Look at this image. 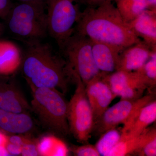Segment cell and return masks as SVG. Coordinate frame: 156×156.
<instances>
[{"mask_svg":"<svg viewBox=\"0 0 156 156\" xmlns=\"http://www.w3.org/2000/svg\"><path fill=\"white\" fill-rule=\"evenodd\" d=\"M20 67L30 87L56 89L65 94L73 77L67 61L41 41L27 43Z\"/></svg>","mask_w":156,"mask_h":156,"instance_id":"obj_1","label":"cell"},{"mask_svg":"<svg viewBox=\"0 0 156 156\" xmlns=\"http://www.w3.org/2000/svg\"><path fill=\"white\" fill-rule=\"evenodd\" d=\"M76 32L94 41L124 50L141 41L120 14L112 2L96 7H88L81 13Z\"/></svg>","mask_w":156,"mask_h":156,"instance_id":"obj_2","label":"cell"},{"mask_svg":"<svg viewBox=\"0 0 156 156\" xmlns=\"http://www.w3.org/2000/svg\"><path fill=\"white\" fill-rule=\"evenodd\" d=\"M31 111L46 131L58 136L70 133L67 119L68 102L64 94L56 89L30 87Z\"/></svg>","mask_w":156,"mask_h":156,"instance_id":"obj_3","label":"cell"},{"mask_svg":"<svg viewBox=\"0 0 156 156\" xmlns=\"http://www.w3.org/2000/svg\"><path fill=\"white\" fill-rule=\"evenodd\" d=\"M7 18L12 33L26 43L41 41L48 34L47 14L40 4H20L11 10Z\"/></svg>","mask_w":156,"mask_h":156,"instance_id":"obj_4","label":"cell"},{"mask_svg":"<svg viewBox=\"0 0 156 156\" xmlns=\"http://www.w3.org/2000/svg\"><path fill=\"white\" fill-rule=\"evenodd\" d=\"M67 58L71 73L78 76L84 85L101 73L95 63L92 49V41L76 32L65 42L60 48Z\"/></svg>","mask_w":156,"mask_h":156,"instance_id":"obj_5","label":"cell"},{"mask_svg":"<svg viewBox=\"0 0 156 156\" xmlns=\"http://www.w3.org/2000/svg\"><path fill=\"white\" fill-rule=\"evenodd\" d=\"M75 91L68 105L67 119L69 131L78 142L86 144L91 137L94 122L86 87L78 76L73 75Z\"/></svg>","mask_w":156,"mask_h":156,"instance_id":"obj_6","label":"cell"},{"mask_svg":"<svg viewBox=\"0 0 156 156\" xmlns=\"http://www.w3.org/2000/svg\"><path fill=\"white\" fill-rule=\"evenodd\" d=\"M81 12L73 0H52L47 13L48 34L55 39L59 48L73 33V26Z\"/></svg>","mask_w":156,"mask_h":156,"instance_id":"obj_7","label":"cell"},{"mask_svg":"<svg viewBox=\"0 0 156 156\" xmlns=\"http://www.w3.org/2000/svg\"><path fill=\"white\" fill-rule=\"evenodd\" d=\"M154 100L152 94L135 100L121 99L113 106L108 108L94 124L92 131L101 135L110 129L124 125L134 116L136 112L144 105Z\"/></svg>","mask_w":156,"mask_h":156,"instance_id":"obj_8","label":"cell"},{"mask_svg":"<svg viewBox=\"0 0 156 156\" xmlns=\"http://www.w3.org/2000/svg\"><path fill=\"white\" fill-rule=\"evenodd\" d=\"M104 76L113 92L121 99H139L146 89L151 87L137 71L117 70L111 73H105Z\"/></svg>","mask_w":156,"mask_h":156,"instance_id":"obj_9","label":"cell"},{"mask_svg":"<svg viewBox=\"0 0 156 156\" xmlns=\"http://www.w3.org/2000/svg\"><path fill=\"white\" fill-rule=\"evenodd\" d=\"M101 72L86 85V91L92 109L94 124L99 119L112 101L117 97Z\"/></svg>","mask_w":156,"mask_h":156,"instance_id":"obj_10","label":"cell"},{"mask_svg":"<svg viewBox=\"0 0 156 156\" xmlns=\"http://www.w3.org/2000/svg\"><path fill=\"white\" fill-rule=\"evenodd\" d=\"M0 108L16 113H29L30 105L13 76L0 75Z\"/></svg>","mask_w":156,"mask_h":156,"instance_id":"obj_11","label":"cell"},{"mask_svg":"<svg viewBox=\"0 0 156 156\" xmlns=\"http://www.w3.org/2000/svg\"><path fill=\"white\" fill-rule=\"evenodd\" d=\"M156 48L141 41L124 49L120 54L117 70L136 71L143 66Z\"/></svg>","mask_w":156,"mask_h":156,"instance_id":"obj_12","label":"cell"},{"mask_svg":"<svg viewBox=\"0 0 156 156\" xmlns=\"http://www.w3.org/2000/svg\"><path fill=\"white\" fill-rule=\"evenodd\" d=\"M35 130L30 113H16L0 108V131L10 135H31Z\"/></svg>","mask_w":156,"mask_h":156,"instance_id":"obj_13","label":"cell"},{"mask_svg":"<svg viewBox=\"0 0 156 156\" xmlns=\"http://www.w3.org/2000/svg\"><path fill=\"white\" fill-rule=\"evenodd\" d=\"M92 55L101 72L109 74L117 70L120 54L123 50L113 45L92 41Z\"/></svg>","mask_w":156,"mask_h":156,"instance_id":"obj_14","label":"cell"},{"mask_svg":"<svg viewBox=\"0 0 156 156\" xmlns=\"http://www.w3.org/2000/svg\"><path fill=\"white\" fill-rule=\"evenodd\" d=\"M156 120V101L154 100L140 109L134 116L124 125L121 136H138Z\"/></svg>","mask_w":156,"mask_h":156,"instance_id":"obj_15","label":"cell"},{"mask_svg":"<svg viewBox=\"0 0 156 156\" xmlns=\"http://www.w3.org/2000/svg\"><path fill=\"white\" fill-rule=\"evenodd\" d=\"M128 24L136 37L156 48V11L145 10Z\"/></svg>","mask_w":156,"mask_h":156,"instance_id":"obj_16","label":"cell"},{"mask_svg":"<svg viewBox=\"0 0 156 156\" xmlns=\"http://www.w3.org/2000/svg\"><path fill=\"white\" fill-rule=\"evenodd\" d=\"M156 134L155 128H147L138 136L130 137L121 136L120 140L107 156H124L137 154L148 140Z\"/></svg>","mask_w":156,"mask_h":156,"instance_id":"obj_17","label":"cell"},{"mask_svg":"<svg viewBox=\"0 0 156 156\" xmlns=\"http://www.w3.org/2000/svg\"><path fill=\"white\" fill-rule=\"evenodd\" d=\"M22 54L13 43L0 41V75H9L20 67Z\"/></svg>","mask_w":156,"mask_h":156,"instance_id":"obj_18","label":"cell"},{"mask_svg":"<svg viewBox=\"0 0 156 156\" xmlns=\"http://www.w3.org/2000/svg\"><path fill=\"white\" fill-rule=\"evenodd\" d=\"M116 8L126 22L133 20L147 10L145 0H115Z\"/></svg>","mask_w":156,"mask_h":156,"instance_id":"obj_19","label":"cell"},{"mask_svg":"<svg viewBox=\"0 0 156 156\" xmlns=\"http://www.w3.org/2000/svg\"><path fill=\"white\" fill-rule=\"evenodd\" d=\"M121 133L114 128L101 134V137L95 145L100 156H107L120 140Z\"/></svg>","mask_w":156,"mask_h":156,"instance_id":"obj_20","label":"cell"},{"mask_svg":"<svg viewBox=\"0 0 156 156\" xmlns=\"http://www.w3.org/2000/svg\"><path fill=\"white\" fill-rule=\"evenodd\" d=\"M151 87L155 86L156 83V51L141 68L137 70Z\"/></svg>","mask_w":156,"mask_h":156,"instance_id":"obj_21","label":"cell"},{"mask_svg":"<svg viewBox=\"0 0 156 156\" xmlns=\"http://www.w3.org/2000/svg\"><path fill=\"white\" fill-rule=\"evenodd\" d=\"M56 140L57 139L53 136H47L39 140L37 143V149L40 156L51 154Z\"/></svg>","mask_w":156,"mask_h":156,"instance_id":"obj_22","label":"cell"},{"mask_svg":"<svg viewBox=\"0 0 156 156\" xmlns=\"http://www.w3.org/2000/svg\"><path fill=\"white\" fill-rule=\"evenodd\" d=\"M30 135H26L24 142L21 147L22 156H39L37 149V143L31 138Z\"/></svg>","mask_w":156,"mask_h":156,"instance_id":"obj_23","label":"cell"},{"mask_svg":"<svg viewBox=\"0 0 156 156\" xmlns=\"http://www.w3.org/2000/svg\"><path fill=\"white\" fill-rule=\"evenodd\" d=\"M72 151L74 155L77 156H99L97 149L92 144H86L82 146H74Z\"/></svg>","mask_w":156,"mask_h":156,"instance_id":"obj_24","label":"cell"},{"mask_svg":"<svg viewBox=\"0 0 156 156\" xmlns=\"http://www.w3.org/2000/svg\"><path fill=\"white\" fill-rule=\"evenodd\" d=\"M136 155L143 156H156V134H154L148 140Z\"/></svg>","mask_w":156,"mask_h":156,"instance_id":"obj_25","label":"cell"},{"mask_svg":"<svg viewBox=\"0 0 156 156\" xmlns=\"http://www.w3.org/2000/svg\"><path fill=\"white\" fill-rule=\"evenodd\" d=\"M67 148L64 144L57 139L51 153V155L66 156L67 154Z\"/></svg>","mask_w":156,"mask_h":156,"instance_id":"obj_26","label":"cell"},{"mask_svg":"<svg viewBox=\"0 0 156 156\" xmlns=\"http://www.w3.org/2000/svg\"><path fill=\"white\" fill-rule=\"evenodd\" d=\"M21 147L20 146L14 144L7 142L5 148L9 154L12 155L21 154Z\"/></svg>","mask_w":156,"mask_h":156,"instance_id":"obj_27","label":"cell"},{"mask_svg":"<svg viewBox=\"0 0 156 156\" xmlns=\"http://www.w3.org/2000/svg\"><path fill=\"white\" fill-rule=\"evenodd\" d=\"M11 10L9 8L8 0H0V17H7Z\"/></svg>","mask_w":156,"mask_h":156,"instance_id":"obj_28","label":"cell"},{"mask_svg":"<svg viewBox=\"0 0 156 156\" xmlns=\"http://www.w3.org/2000/svg\"><path fill=\"white\" fill-rule=\"evenodd\" d=\"M112 0H83L89 7H96L104 3L112 2Z\"/></svg>","mask_w":156,"mask_h":156,"instance_id":"obj_29","label":"cell"},{"mask_svg":"<svg viewBox=\"0 0 156 156\" xmlns=\"http://www.w3.org/2000/svg\"><path fill=\"white\" fill-rule=\"evenodd\" d=\"M147 10L156 11V0H145Z\"/></svg>","mask_w":156,"mask_h":156,"instance_id":"obj_30","label":"cell"},{"mask_svg":"<svg viewBox=\"0 0 156 156\" xmlns=\"http://www.w3.org/2000/svg\"><path fill=\"white\" fill-rule=\"evenodd\" d=\"M9 155V153L6 150L5 147L3 146H0V156Z\"/></svg>","mask_w":156,"mask_h":156,"instance_id":"obj_31","label":"cell"},{"mask_svg":"<svg viewBox=\"0 0 156 156\" xmlns=\"http://www.w3.org/2000/svg\"><path fill=\"white\" fill-rule=\"evenodd\" d=\"M6 137L2 134H0V146H2V144L6 142Z\"/></svg>","mask_w":156,"mask_h":156,"instance_id":"obj_32","label":"cell"},{"mask_svg":"<svg viewBox=\"0 0 156 156\" xmlns=\"http://www.w3.org/2000/svg\"><path fill=\"white\" fill-rule=\"evenodd\" d=\"M24 3H35V4H38L37 2L39 0H20Z\"/></svg>","mask_w":156,"mask_h":156,"instance_id":"obj_33","label":"cell"}]
</instances>
